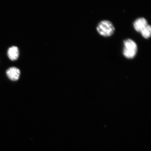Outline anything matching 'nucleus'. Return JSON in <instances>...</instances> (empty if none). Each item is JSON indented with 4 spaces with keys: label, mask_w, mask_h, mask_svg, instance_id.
Segmentation results:
<instances>
[{
    "label": "nucleus",
    "mask_w": 151,
    "mask_h": 151,
    "mask_svg": "<svg viewBox=\"0 0 151 151\" xmlns=\"http://www.w3.org/2000/svg\"><path fill=\"white\" fill-rule=\"evenodd\" d=\"M96 29L101 36L108 37L114 34L115 28L112 22L108 20H103L98 24Z\"/></svg>",
    "instance_id": "obj_1"
},
{
    "label": "nucleus",
    "mask_w": 151,
    "mask_h": 151,
    "mask_svg": "<svg viewBox=\"0 0 151 151\" xmlns=\"http://www.w3.org/2000/svg\"><path fill=\"white\" fill-rule=\"evenodd\" d=\"M123 54L126 58L132 59L136 55L138 50L137 45L133 40L127 39L124 41Z\"/></svg>",
    "instance_id": "obj_2"
},
{
    "label": "nucleus",
    "mask_w": 151,
    "mask_h": 151,
    "mask_svg": "<svg viewBox=\"0 0 151 151\" xmlns=\"http://www.w3.org/2000/svg\"><path fill=\"white\" fill-rule=\"evenodd\" d=\"M148 24L146 19L144 17H140L134 22L133 26L134 29L138 32L140 33L142 30Z\"/></svg>",
    "instance_id": "obj_3"
},
{
    "label": "nucleus",
    "mask_w": 151,
    "mask_h": 151,
    "mask_svg": "<svg viewBox=\"0 0 151 151\" xmlns=\"http://www.w3.org/2000/svg\"><path fill=\"white\" fill-rule=\"evenodd\" d=\"M20 74L19 70L15 67L10 68L6 71L7 77L12 81L18 80L19 78Z\"/></svg>",
    "instance_id": "obj_4"
},
{
    "label": "nucleus",
    "mask_w": 151,
    "mask_h": 151,
    "mask_svg": "<svg viewBox=\"0 0 151 151\" xmlns=\"http://www.w3.org/2000/svg\"><path fill=\"white\" fill-rule=\"evenodd\" d=\"M9 58L12 61L18 59L19 56V50L17 47L12 46L9 48L7 52Z\"/></svg>",
    "instance_id": "obj_5"
},
{
    "label": "nucleus",
    "mask_w": 151,
    "mask_h": 151,
    "mask_svg": "<svg viewBox=\"0 0 151 151\" xmlns=\"http://www.w3.org/2000/svg\"><path fill=\"white\" fill-rule=\"evenodd\" d=\"M142 37L144 39H148L150 38L151 35V26L148 24L146 27L142 30L140 32Z\"/></svg>",
    "instance_id": "obj_6"
}]
</instances>
